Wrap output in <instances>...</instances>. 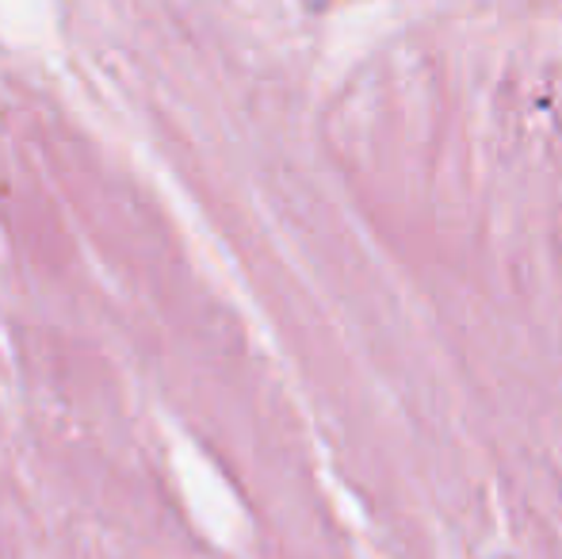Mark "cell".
<instances>
[{
    "label": "cell",
    "mask_w": 562,
    "mask_h": 559,
    "mask_svg": "<svg viewBox=\"0 0 562 559\" xmlns=\"http://www.w3.org/2000/svg\"><path fill=\"white\" fill-rule=\"evenodd\" d=\"M299 4H303L306 12H326V8H329V0H299Z\"/></svg>",
    "instance_id": "cell-1"
}]
</instances>
